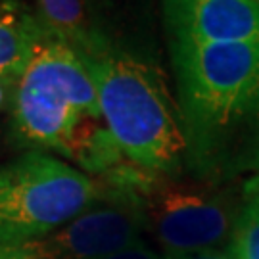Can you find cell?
<instances>
[{
    "label": "cell",
    "instance_id": "1",
    "mask_svg": "<svg viewBox=\"0 0 259 259\" xmlns=\"http://www.w3.org/2000/svg\"><path fill=\"white\" fill-rule=\"evenodd\" d=\"M185 169L204 183L259 173V42H169Z\"/></svg>",
    "mask_w": 259,
    "mask_h": 259
},
{
    "label": "cell",
    "instance_id": "2",
    "mask_svg": "<svg viewBox=\"0 0 259 259\" xmlns=\"http://www.w3.org/2000/svg\"><path fill=\"white\" fill-rule=\"evenodd\" d=\"M12 137L69 161L106 129L91 69L69 42L45 25L10 104Z\"/></svg>",
    "mask_w": 259,
    "mask_h": 259
},
{
    "label": "cell",
    "instance_id": "3",
    "mask_svg": "<svg viewBox=\"0 0 259 259\" xmlns=\"http://www.w3.org/2000/svg\"><path fill=\"white\" fill-rule=\"evenodd\" d=\"M83 60L94 79L104 123L125 159L157 177L181 173L185 133L163 73L106 45Z\"/></svg>",
    "mask_w": 259,
    "mask_h": 259
},
{
    "label": "cell",
    "instance_id": "4",
    "mask_svg": "<svg viewBox=\"0 0 259 259\" xmlns=\"http://www.w3.org/2000/svg\"><path fill=\"white\" fill-rule=\"evenodd\" d=\"M100 200L102 188L87 173L27 152L0 165V246L50 236Z\"/></svg>",
    "mask_w": 259,
    "mask_h": 259
},
{
    "label": "cell",
    "instance_id": "5",
    "mask_svg": "<svg viewBox=\"0 0 259 259\" xmlns=\"http://www.w3.org/2000/svg\"><path fill=\"white\" fill-rule=\"evenodd\" d=\"M244 196L217 183H159L144 198L148 232L163 257L229 248L240 217Z\"/></svg>",
    "mask_w": 259,
    "mask_h": 259
},
{
    "label": "cell",
    "instance_id": "6",
    "mask_svg": "<svg viewBox=\"0 0 259 259\" xmlns=\"http://www.w3.org/2000/svg\"><path fill=\"white\" fill-rule=\"evenodd\" d=\"M169 42H259L257 0H163Z\"/></svg>",
    "mask_w": 259,
    "mask_h": 259
},
{
    "label": "cell",
    "instance_id": "7",
    "mask_svg": "<svg viewBox=\"0 0 259 259\" xmlns=\"http://www.w3.org/2000/svg\"><path fill=\"white\" fill-rule=\"evenodd\" d=\"M42 29L21 0H0V77L21 75Z\"/></svg>",
    "mask_w": 259,
    "mask_h": 259
},
{
    "label": "cell",
    "instance_id": "8",
    "mask_svg": "<svg viewBox=\"0 0 259 259\" xmlns=\"http://www.w3.org/2000/svg\"><path fill=\"white\" fill-rule=\"evenodd\" d=\"M37 4L42 23L69 42L81 58L91 56L104 45L93 35L81 0H37Z\"/></svg>",
    "mask_w": 259,
    "mask_h": 259
},
{
    "label": "cell",
    "instance_id": "9",
    "mask_svg": "<svg viewBox=\"0 0 259 259\" xmlns=\"http://www.w3.org/2000/svg\"><path fill=\"white\" fill-rule=\"evenodd\" d=\"M229 250L234 259H259V204L255 200L244 198Z\"/></svg>",
    "mask_w": 259,
    "mask_h": 259
},
{
    "label": "cell",
    "instance_id": "10",
    "mask_svg": "<svg viewBox=\"0 0 259 259\" xmlns=\"http://www.w3.org/2000/svg\"><path fill=\"white\" fill-rule=\"evenodd\" d=\"M0 259H73L62 231L21 244H2Z\"/></svg>",
    "mask_w": 259,
    "mask_h": 259
},
{
    "label": "cell",
    "instance_id": "11",
    "mask_svg": "<svg viewBox=\"0 0 259 259\" xmlns=\"http://www.w3.org/2000/svg\"><path fill=\"white\" fill-rule=\"evenodd\" d=\"M94 259H161L157 255V251L150 246L148 242L140 240L137 244H133L125 250H119L110 255H102V257H94Z\"/></svg>",
    "mask_w": 259,
    "mask_h": 259
},
{
    "label": "cell",
    "instance_id": "12",
    "mask_svg": "<svg viewBox=\"0 0 259 259\" xmlns=\"http://www.w3.org/2000/svg\"><path fill=\"white\" fill-rule=\"evenodd\" d=\"M161 259H234L229 248L221 250H205V251H194V253H183V255H169Z\"/></svg>",
    "mask_w": 259,
    "mask_h": 259
},
{
    "label": "cell",
    "instance_id": "13",
    "mask_svg": "<svg viewBox=\"0 0 259 259\" xmlns=\"http://www.w3.org/2000/svg\"><path fill=\"white\" fill-rule=\"evenodd\" d=\"M242 196L248 198V200H255L259 204V173L251 175L244 186H242Z\"/></svg>",
    "mask_w": 259,
    "mask_h": 259
},
{
    "label": "cell",
    "instance_id": "14",
    "mask_svg": "<svg viewBox=\"0 0 259 259\" xmlns=\"http://www.w3.org/2000/svg\"><path fill=\"white\" fill-rule=\"evenodd\" d=\"M257 2H259V0H257Z\"/></svg>",
    "mask_w": 259,
    "mask_h": 259
}]
</instances>
